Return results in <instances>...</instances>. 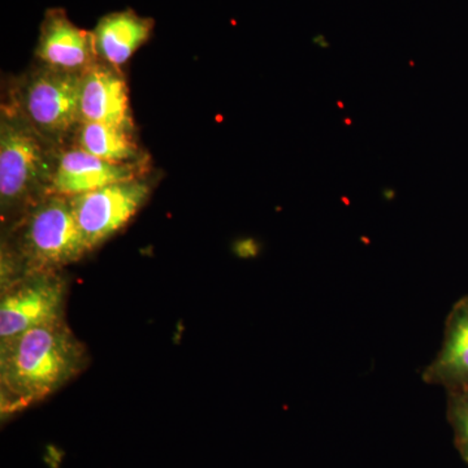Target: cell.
I'll return each mask as SVG.
<instances>
[{"mask_svg":"<svg viewBox=\"0 0 468 468\" xmlns=\"http://www.w3.org/2000/svg\"><path fill=\"white\" fill-rule=\"evenodd\" d=\"M88 365V350L67 320L37 326L0 344L2 417L45 401Z\"/></svg>","mask_w":468,"mask_h":468,"instance_id":"1","label":"cell"},{"mask_svg":"<svg viewBox=\"0 0 468 468\" xmlns=\"http://www.w3.org/2000/svg\"><path fill=\"white\" fill-rule=\"evenodd\" d=\"M3 232V282H16L37 271H63L89 252L68 197H45Z\"/></svg>","mask_w":468,"mask_h":468,"instance_id":"2","label":"cell"},{"mask_svg":"<svg viewBox=\"0 0 468 468\" xmlns=\"http://www.w3.org/2000/svg\"><path fill=\"white\" fill-rule=\"evenodd\" d=\"M58 149L43 140L8 101L0 117V217L8 229L50 196Z\"/></svg>","mask_w":468,"mask_h":468,"instance_id":"3","label":"cell"},{"mask_svg":"<svg viewBox=\"0 0 468 468\" xmlns=\"http://www.w3.org/2000/svg\"><path fill=\"white\" fill-rule=\"evenodd\" d=\"M82 73L43 66L18 81L11 103L43 140L57 149L67 147L81 122L80 88Z\"/></svg>","mask_w":468,"mask_h":468,"instance_id":"4","label":"cell"},{"mask_svg":"<svg viewBox=\"0 0 468 468\" xmlns=\"http://www.w3.org/2000/svg\"><path fill=\"white\" fill-rule=\"evenodd\" d=\"M0 291V344L66 320L68 280L61 271L27 273Z\"/></svg>","mask_w":468,"mask_h":468,"instance_id":"5","label":"cell"},{"mask_svg":"<svg viewBox=\"0 0 468 468\" xmlns=\"http://www.w3.org/2000/svg\"><path fill=\"white\" fill-rule=\"evenodd\" d=\"M149 196L150 185L134 178L69 197L77 226L89 251L100 248L128 226Z\"/></svg>","mask_w":468,"mask_h":468,"instance_id":"6","label":"cell"},{"mask_svg":"<svg viewBox=\"0 0 468 468\" xmlns=\"http://www.w3.org/2000/svg\"><path fill=\"white\" fill-rule=\"evenodd\" d=\"M36 58L43 66L72 73H84L100 61L92 33L75 26L61 8L46 12Z\"/></svg>","mask_w":468,"mask_h":468,"instance_id":"7","label":"cell"},{"mask_svg":"<svg viewBox=\"0 0 468 468\" xmlns=\"http://www.w3.org/2000/svg\"><path fill=\"white\" fill-rule=\"evenodd\" d=\"M81 122H101L133 131L128 85L119 68L98 61L82 73Z\"/></svg>","mask_w":468,"mask_h":468,"instance_id":"8","label":"cell"},{"mask_svg":"<svg viewBox=\"0 0 468 468\" xmlns=\"http://www.w3.org/2000/svg\"><path fill=\"white\" fill-rule=\"evenodd\" d=\"M141 165H117L77 146L58 150L50 196L73 197L106 185L141 178Z\"/></svg>","mask_w":468,"mask_h":468,"instance_id":"9","label":"cell"},{"mask_svg":"<svg viewBox=\"0 0 468 468\" xmlns=\"http://www.w3.org/2000/svg\"><path fill=\"white\" fill-rule=\"evenodd\" d=\"M424 383L448 390L468 387V295L452 304L441 349L421 374Z\"/></svg>","mask_w":468,"mask_h":468,"instance_id":"10","label":"cell"},{"mask_svg":"<svg viewBox=\"0 0 468 468\" xmlns=\"http://www.w3.org/2000/svg\"><path fill=\"white\" fill-rule=\"evenodd\" d=\"M153 30V18L140 16L132 9L106 15L91 32L98 58L120 69L149 41Z\"/></svg>","mask_w":468,"mask_h":468,"instance_id":"11","label":"cell"},{"mask_svg":"<svg viewBox=\"0 0 468 468\" xmlns=\"http://www.w3.org/2000/svg\"><path fill=\"white\" fill-rule=\"evenodd\" d=\"M73 141L75 146L107 162L117 165H141L143 162V151L131 129L101 122H80Z\"/></svg>","mask_w":468,"mask_h":468,"instance_id":"12","label":"cell"},{"mask_svg":"<svg viewBox=\"0 0 468 468\" xmlns=\"http://www.w3.org/2000/svg\"><path fill=\"white\" fill-rule=\"evenodd\" d=\"M449 423L454 432V442L462 458L468 463V387L448 390Z\"/></svg>","mask_w":468,"mask_h":468,"instance_id":"13","label":"cell"}]
</instances>
